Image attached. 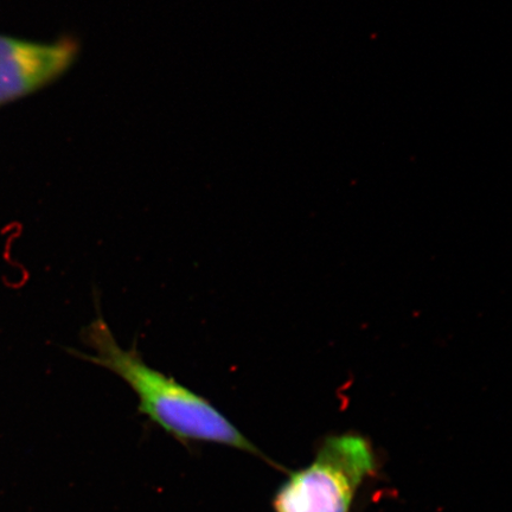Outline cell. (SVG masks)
I'll list each match as a JSON object with an SVG mask.
<instances>
[{
    "label": "cell",
    "mask_w": 512,
    "mask_h": 512,
    "mask_svg": "<svg viewBox=\"0 0 512 512\" xmlns=\"http://www.w3.org/2000/svg\"><path fill=\"white\" fill-rule=\"evenodd\" d=\"M79 54L75 38L42 43L0 35V106L59 80L74 66Z\"/></svg>",
    "instance_id": "3957f363"
},
{
    "label": "cell",
    "mask_w": 512,
    "mask_h": 512,
    "mask_svg": "<svg viewBox=\"0 0 512 512\" xmlns=\"http://www.w3.org/2000/svg\"><path fill=\"white\" fill-rule=\"evenodd\" d=\"M373 448L357 434L332 435L305 469L292 473L273 499L275 512H349L375 470Z\"/></svg>",
    "instance_id": "7a4b0ae2"
},
{
    "label": "cell",
    "mask_w": 512,
    "mask_h": 512,
    "mask_svg": "<svg viewBox=\"0 0 512 512\" xmlns=\"http://www.w3.org/2000/svg\"><path fill=\"white\" fill-rule=\"evenodd\" d=\"M81 332L83 344L93 351L85 354L68 349L70 355L95 364L120 377L138 396V413L184 445L214 443L236 448L267 459L213 403L194 390L152 368L140 354L137 343L125 349L101 315Z\"/></svg>",
    "instance_id": "6da1fadb"
}]
</instances>
